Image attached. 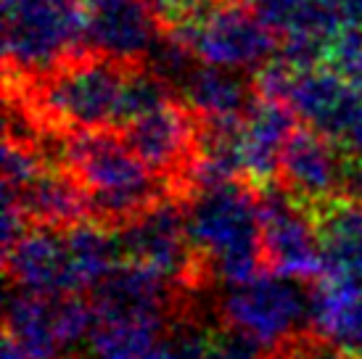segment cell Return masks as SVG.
<instances>
[{"label": "cell", "instance_id": "cell-2", "mask_svg": "<svg viewBox=\"0 0 362 359\" xmlns=\"http://www.w3.org/2000/svg\"><path fill=\"white\" fill-rule=\"evenodd\" d=\"M188 230L204 272L233 286L249 280L264 264L257 193L238 182L196 190L185 204Z\"/></svg>", "mask_w": 362, "mask_h": 359}, {"label": "cell", "instance_id": "cell-18", "mask_svg": "<svg viewBox=\"0 0 362 359\" xmlns=\"http://www.w3.org/2000/svg\"><path fill=\"white\" fill-rule=\"evenodd\" d=\"M13 196V193H11ZM16 199L27 211V217L37 225L66 230L85 222L90 214V199L82 182L69 170H48L32 180Z\"/></svg>", "mask_w": 362, "mask_h": 359}, {"label": "cell", "instance_id": "cell-10", "mask_svg": "<svg viewBox=\"0 0 362 359\" xmlns=\"http://www.w3.org/2000/svg\"><path fill=\"white\" fill-rule=\"evenodd\" d=\"M161 30L146 0H85V45L122 66L148 59Z\"/></svg>", "mask_w": 362, "mask_h": 359}, {"label": "cell", "instance_id": "cell-11", "mask_svg": "<svg viewBox=\"0 0 362 359\" xmlns=\"http://www.w3.org/2000/svg\"><path fill=\"white\" fill-rule=\"evenodd\" d=\"M8 280L19 290L61 299L71 293H82L71 257L66 249L64 230L56 228H30L13 246L3 251Z\"/></svg>", "mask_w": 362, "mask_h": 359}, {"label": "cell", "instance_id": "cell-9", "mask_svg": "<svg viewBox=\"0 0 362 359\" xmlns=\"http://www.w3.org/2000/svg\"><path fill=\"white\" fill-rule=\"evenodd\" d=\"M281 185L310 209L320 211L360 193L362 161L352 159L331 138L312 127H296L283 148Z\"/></svg>", "mask_w": 362, "mask_h": 359}, {"label": "cell", "instance_id": "cell-16", "mask_svg": "<svg viewBox=\"0 0 362 359\" xmlns=\"http://www.w3.org/2000/svg\"><path fill=\"white\" fill-rule=\"evenodd\" d=\"M177 88H180L182 103L204 124H211V127L241 124L257 98L254 88H249L241 71L220 69L209 64H196Z\"/></svg>", "mask_w": 362, "mask_h": 359}, {"label": "cell", "instance_id": "cell-33", "mask_svg": "<svg viewBox=\"0 0 362 359\" xmlns=\"http://www.w3.org/2000/svg\"><path fill=\"white\" fill-rule=\"evenodd\" d=\"M360 196H362V185H360Z\"/></svg>", "mask_w": 362, "mask_h": 359}, {"label": "cell", "instance_id": "cell-4", "mask_svg": "<svg viewBox=\"0 0 362 359\" xmlns=\"http://www.w3.org/2000/svg\"><path fill=\"white\" fill-rule=\"evenodd\" d=\"M32 95V109L59 127L111 130L119 127L127 69L103 56L69 59L40 77Z\"/></svg>", "mask_w": 362, "mask_h": 359}, {"label": "cell", "instance_id": "cell-26", "mask_svg": "<svg viewBox=\"0 0 362 359\" xmlns=\"http://www.w3.org/2000/svg\"><path fill=\"white\" fill-rule=\"evenodd\" d=\"M328 64L362 95V30L341 32L331 45Z\"/></svg>", "mask_w": 362, "mask_h": 359}, {"label": "cell", "instance_id": "cell-24", "mask_svg": "<svg viewBox=\"0 0 362 359\" xmlns=\"http://www.w3.org/2000/svg\"><path fill=\"white\" fill-rule=\"evenodd\" d=\"M48 167H45V156L40 153V148H35L24 138L8 135V140L3 143V193L19 196Z\"/></svg>", "mask_w": 362, "mask_h": 359}, {"label": "cell", "instance_id": "cell-32", "mask_svg": "<svg viewBox=\"0 0 362 359\" xmlns=\"http://www.w3.org/2000/svg\"><path fill=\"white\" fill-rule=\"evenodd\" d=\"M0 359H27V357H24L8 339H3V354H0Z\"/></svg>", "mask_w": 362, "mask_h": 359}, {"label": "cell", "instance_id": "cell-8", "mask_svg": "<svg viewBox=\"0 0 362 359\" xmlns=\"http://www.w3.org/2000/svg\"><path fill=\"white\" fill-rule=\"evenodd\" d=\"M262 220L264 267L291 280L322 278V238L317 211L293 196L286 185L257 190Z\"/></svg>", "mask_w": 362, "mask_h": 359}, {"label": "cell", "instance_id": "cell-7", "mask_svg": "<svg viewBox=\"0 0 362 359\" xmlns=\"http://www.w3.org/2000/svg\"><path fill=\"white\" fill-rule=\"evenodd\" d=\"M191 45L199 64L230 71H257L278 53V35L246 0H220L202 19L172 27Z\"/></svg>", "mask_w": 362, "mask_h": 359}, {"label": "cell", "instance_id": "cell-20", "mask_svg": "<svg viewBox=\"0 0 362 359\" xmlns=\"http://www.w3.org/2000/svg\"><path fill=\"white\" fill-rule=\"evenodd\" d=\"M6 339L27 359H61L66 349L56 330V299L13 290L6 304Z\"/></svg>", "mask_w": 362, "mask_h": 359}, {"label": "cell", "instance_id": "cell-23", "mask_svg": "<svg viewBox=\"0 0 362 359\" xmlns=\"http://www.w3.org/2000/svg\"><path fill=\"white\" fill-rule=\"evenodd\" d=\"M246 3L281 37L307 35L333 45V40L346 32L317 0H246Z\"/></svg>", "mask_w": 362, "mask_h": 359}, {"label": "cell", "instance_id": "cell-14", "mask_svg": "<svg viewBox=\"0 0 362 359\" xmlns=\"http://www.w3.org/2000/svg\"><path fill=\"white\" fill-rule=\"evenodd\" d=\"M296 130V114L288 103L254 98L252 109L241 119L235 140L241 156V175L254 188H267L281 175L283 148Z\"/></svg>", "mask_w": 362, "mask_h": 359}, {"label": "cell", "instance_id": "cell-1", "mask_svg": "<svg viewBox=\"0 0 362 359\" xmlns=\"http://www.w3.org/2000/svg\"><path fill=\"white\" fill-rule=\"evenodd\" d=\"M64 167L88 190L93 214L101 222L124 225L164 199L161 175L111 130H77L59 143Z\"/></svg>", "mask_w": 362, "mask_h": 359}, {"label": "cell", "instance_id": "cell-30", "mask_svg": "<svg viewBox=\"0 0 362 359\" xmlns=\"http://www.w3.org/2000/svg\"><path fill=\"white\" fill-rule=\"evenodd\" d=\"M30 217L21 206V201L11 193H3V220H0V238H3V251L13 246L16 240L30 230Z\"/></svg>", "mask_w": 362, "mask_h": 359}, {"label": "cell", "instance_id": "cell-21", "mask_svg": "<svg viewBox=\"0 0 362 359\" xmlns=\"http://www.w3.org/2000/svg\"><path fill=\"white\" fill-rule=\"evenodd\" d=\"M90 359H170L164 319H98L88 341Z\"/></svg>", "mask_w": 362, "mask_h": 359}, {"label": "cell", "instance_id": "cell-13", "mask_svg": "<svg viewBox=\"0 0 362 359\" xmlns=\"http://www.w3.org/2000/svg\"><path fill=\"white\" fill-rule=\"evenodd\" d=\"M286 103L304 127H312L339 143L354 114L360 111L362 95L331 64H320L293 74Z\"/></svg>", "mask_w": 362, "mask_h": 359}, {"label": "cell", "instance_id": "cell-31", "mask_svg": "<svg viewBox=\"0 0 362 359\" xmlns=\"http://www.w3.org/2000/svg\"><path fill=\"white\" fill-rule=\"evenodd\" d=\"M344 30H362V0H317Z\"/></svg>", "mask_w": 362, "mask_h": 359}, {"label": "cell", "instance_id": "cell-3", "mask_svg": "<svg viewBox=\"0 0 362 359\" xmlns=\"http://www.w3.org/2000/svg\"><path fill=\"white\" fill-rule=\"evenodd\" d=\"M3 56L19 80H40L85 42V0H0Z\"/></svg>", "mask_w": 362, "mask_h": 359}, {"label": "cell", "instance_id": "cell-25", "mask_svg": "<svg viewBox=\"0 0 362 359\" xmlns=\"http://www.w3.org/2000/svg\"><path fill=\"white\" fill-rule=\"evenodd\" d=\"M95 328H98V310L93 299L88 301L77 293L56 299V330L66 351L88 343Z\"/></svg>", "mask_w": 362, "mask_h": 359}, {"label": "cell", "instance_id": "cell-22", "mask_svg": "<svg viewBox=\"0 0 362 359\" xmlns=\"http://www.w3.org/2000/svg\"><path fill=\"white\" fill-rule=\"evenodd\" d=\"M64 235H66V249H69L80 290H93L101 280H106V275L119 267V235L111 233L101 220H85L74 228H66Z\"/></svg>", "mask_w": 362, "mask_h": 359}, {"label": "cell", "instance_id": "cell-17", "mask_svg": "<svg viewBox=\"0 0 362 359\" xmlns=\"http://www.w3.org/2000/svg\"><path fill=\"white\" fill-rule=\"evenodd\" d=\"M322 238V283L362 288V201L344 199L317 214Z\"/></svg>", "mask_w": 362, "mask_h": 359}, {"label": "cell", "instance_id": "cell-6", "mask_svg": "<svg viewBox=\"0 0 362 359\" xmlns=\"http://www.w3.org/2000/svg\"><path fill=\"white\" fill-rule=\"evenodd\" d=\"M117 235L122 259L159 272L177 288H191L202 275H206L191 240L185 204L172 196H164L138 217L119 225Z\"/></svg>", "mask_w": 362, "mask_h": 359}, {"label": "cell", "instance_id": "cell-27", "mask_svg": "<svg viewBox=\"0 0 362 359\" xmlns=\"http://www.w3.org/2000/svg\"><path fill=\"white\" fill-rule=\"evenodd\" d=\"M211 333L199 325H180L170 330V359H209Z\"/></svg>", "mask_w": 362, "mask_h": 359}, {"label": "cell", "instance_id": "cell-12", "mask_svg": "<svg viewBox=\"0 0 362 359\" xmlns=\"http://www.w3.org/2000/svg\"><path fill=\"white\" fill-rule=\"evenodd\" d=\"M188 106L167 100L130 124H124V140L153 172L182 175L191 164L199 135L196 119Z\"/></svg>", "mask_w": 362, "mask_h": 359}, {"label": "cell", "instance_id": "cell-28", "mask_svg": "<svg viewBox=\"0 0 362 359\" xmlns=\"http://www.w3.org/2000/svg\"><path fill=\"white\" fill-rule=\"evenodd\" d=\"M275 359H346L341 351L331 346L320 336H299L291 343H286L281 351H275Z\"/></svg>", "mask_w": 362, "mask_h": 359}, {"label": "cell", "instance_id": "cell-5", "mask_svg": "<svg viewBox=\"0 0 362 359\" xmlns=\"http://www.w3.org/2000/svg\"><path fill=\"white\" fill-rule=\"evenodd\" d=\"M312 293L302 280L278 272H257L249 280L225 286L220 314L228 330L252 341L262 351H281L310 325Z\"/></svg>", "mask_w": 362, "mask_h": 359}, {"label": "cell", "instance_id": "cell-19", "mask_svg": "<svg viewBox=\"0 0 362 359\" xmlns=\"http://www.w3.org/2000/svg\"><path fill=\"white\" fill-rule=\"evenodd\" d=\"M310 328L346 359H362V288L320 283L312 290Z\"/></svg>", "mask_w": 362, "mask_h": 359}, {"label": "cell", "instance_id": "cell-29", "mask_svg": "<svg viewBox=\"0 0 362 359\" xmlns=\"http://www.w3.org/2000/svg\"><path fill=\"white\" fill-rule=\"evenodd\" d=\"M209 359H262V349L233 330H222L211 336Z\"/></svg>", "mask_w": 362, "mask_h": 359}, {"label": "cell", "instance_id": "cell-15", "mask_svg": "<svg viewBox=\"0 0 362 359\" xmlns=\"http://www.w3.org/2000/svg\"><path fill=\"white\" fill-rule=\"evenodd\" d=\"M175 290L177 286L159 272L122 259L119 267L93 288V304L98 319H167Z\"/></svg>", "mask_w": 362, "mask_h": 359}]
</instances>
